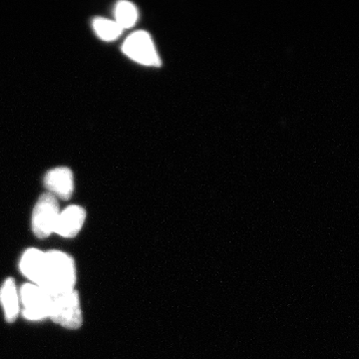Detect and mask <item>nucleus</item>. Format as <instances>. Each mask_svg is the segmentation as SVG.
Instances as JSON below:
<instances>
[{"instance_id":"f257e3e1","label":"nucleus","mask_w":359,"mask_h":359,"mask_svg":"<svg viewBox=\"0 0 359 359\" xmlns=\"http://www.w3.org/2000/svg\"><path fill=\"white\" fill-rule=\"evenodd\" d=\"M76 268L72 257L60 250L45 252V262L39 287L51 297L67 294L74 290Z\"/></svg>"},{"instance_id":"f03ea898","label":"nucleus","mask_w":359,"mask_h":359,"mask_svg":"<svg viewBox=\"0 0 359 359\" xmlns=\"http://www.w3.org/2000/svg\"><path fill=\"white\" fill-rule=\"evenodd\" d=\"M48 318L68 330H77L81 327L83 316L79 295L76 290L52 297Z\"/></svg>"},{"instance_id":"7ed1b4c3","label":"nucleus","mask_w":359,"mask_h":359,"mask_svg":"<svg viewBox=\"0 0 359 359\" xmlns=\"http://www.w3.org/2000/svg\"><path fill=\"white\" fill-rule=\"evenodd\" d=\"M60 215L58 201L50 193H45L37 201L32 212V231L39 238L54 233Z\"/></svg>"},{"instance_id":"20e7f679","label":"nucleus","mask_w":359,"mask_h":359,"mask_svg":"<svg viewBox=\"0 0 359 359\" xmlns=\"http://www.w3.org/2000/svg\"><path fill=\"white\" fill-rule=\"evenodd\" d=\"M23 316L28 320L39 321L49 318L52 297L39 285L25 283L20 290Z\"/></svg>"},{"instance_id":"39448f33","label":"nucleus","mask_w":359,"mask_h":359,"mask_svg":"<svg viewBox=\"0 0 359 359\" xmlns=\"http://www.w3.org/2000/svg\"><path fill=\"white\" fill-rule=\"evenodd\" d=\"M123 52L143 65L159 66L161 61L150 35L145 32H135L123 44Z\"/></svg>"},{"instance_id":"423d86ee","label":"nucleus","mask_w":359,"mask_h":359,"mask_svg":"<svg viewBox=\"0 0 359 359\" xmlns=\"http://www.w3.org/2000/svg\"><path fill=\"white\" fill-rule=\"evenodd\" d=\"M44 186L48 193L61 200H69L74 191V180L70 169L56 168L45 175Z\"/></svg>"},{"instance_id":"0eeeda50","label":"nucleus","mask_w":359,"mask_h":359,"mask_svg":"<svg viewBox=\"0 0 359 359\" xmlns=\"http://www.w3.org/2000/svg\"><path fill=\"white\" fill-rule=\"evenodd\" d=\"M86 219V212L80 205H69L60 212L56 224L55 231L60 237L71 238L76 237Z\"/></svg>"},{"instance_id":"6e6552de","label":"nucleus","mask_w":359,"mask_h":359,"mask_svg":"<svg viewBox=\"0 0 359 359\" xmlns=\"http://www.w3.org/2000/svg\"><path fill=\"white\" fill-rule=\"evenodd\" d=\"M45 262V252L37 249H28L21 257L20 268L30 283L39 285L41 280Z\"/></svg>"},{"instance_id":"1a4fd4ad","label":"nucleus","mask_w":359,"mask_h":359,"mask_svg":"<svg viewBox=\"0 0 359 359\" xmlns=\"http://www.w3.org/2000/svg\"><path fill=\"white\" fill-rule=\"evenodd\" d=\"M0 302L7 323L18 320L20 313V292L13 278H7L0 287Z\"/></svg>"},{"instance_id":"9d476101","label":"nucleus","mask_w":359,"mask_h":359,"mask_svg":"<svg viewBox=\"0 0 359 359\" xmlns=\"http://www.w3.org/2000/svg\"><path fill=\"white\" fill-rule=\"evenodd\" d=\"M93 28L99 39L105 41H113L121 35L122 28L116 21L105 20V18H95L93 20Z\"/></svg>"},{"instance_id":"9b49d317","label":"nucleus","mask_w":359,"mask_h":359,"mask_svg":"<svg viewBox=\"0 0 359 359\" xmlns=\"http://www.w3.org/2000/svg\"><path fill=\"white\" fill-rule=\"evenodd\" d=\"M116 22L124 29L132 27L138 18V11L133 4L128 1L119 2L116 6Z\"/></svg>"}]
</instances>
